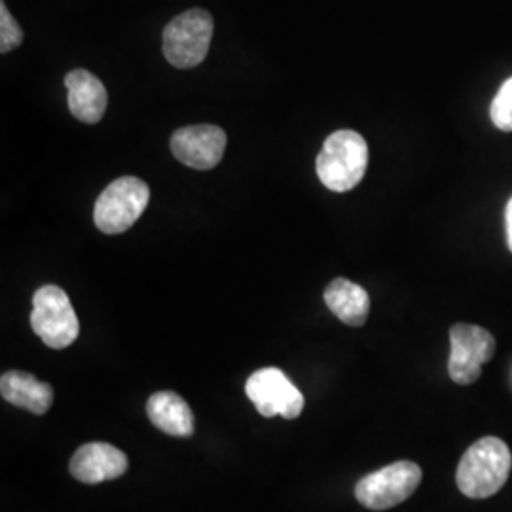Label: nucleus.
Returning <instances> with one entry per match:
<instances>
[{
  "instance_id": "obj_1",
  "label": "nucleus",
  "mask_w": 512,
  "mask_h": 512,
  "mask_svg": "<svg viewBox=\"0 0 512 512\" xmlns=\"http://www.w3.org/2000/svg\"><path fill=\"white\" fill-rule=\"evenodd\" d=\"M512 454L505 440L484 437L463 454L456 471L459 492L471 499H488L509 480Z\"/></svg>"
},
{
  "instance_id": "obj_2",
  "label": "nucleus",
  "mask_w": 512,
  "mask_h": 512,
  "mask_svg": "<svg viewBox=\"0 0 512 512\" xmlns=\"http://www.w3.org/2000/svg\"><path fill=\"white\" fill-rule=\"evenodd\" d=\"M368 165L365 137L353 129L334 131L317 156L319 181L332 192H349L363 181Z\"/></svg>"
},
{
  "instance_id": "obj_3",
  "label": "nucleus",
  "mask_w": 512,
  "mask_h": 512,
  "mask_svg": "<svg viewBox=\"0 0 512 512\" xmlns=\"http://www.w3.org/2000/svg\"><path fill=\"white\" fill-rule=\"evenodd\" d=\"M215 23L209 12L192 8L171 19L164 29L165 59L177 69H194L205 61Z\"/></svg>"
},
{
  "instance_id": "obj_4",
  "label": "nucleus",
  "mask_w": 512,
  "mask_h": 512,
  "mask_svg": "<svg viewBox=\"0 0 512 512\" xmlns=\"http://www.w3.org/2000/svg\"><path fill=\"white\" fill-rule=\"evenodd\" d=\"M150 190L137 177H120L110 183L97 198L93 220L95 226L109 236L129 230L147 209Z\"/></svg>"
},
{
  "instance_id": "obj_5",
  "label": "nucleus",
  "mask_w": 512,
  "mask_h": 512,
  "mask_svg": "<svg viewBox=\"0 0 512 512\" xmlns=\"http://www.w3.org/2000/svg\"><path fill=\"white\" fill-rule=\"evenodd\" d=\"M31 327L52 349H65L80 334V323L67 293L57 285H44L33 296Z\"/></svg>"
},
{
  "instance_id": "obj_6",
  "label": "nucleus",
  "mask_w": 512,
  "mask_h": 512,
  "mask_svg": "<svg viewBox=\"0 0 512 512\" xmlns=\"http://www.w3.org/2000/svg\"><path fill=\"white\" fill-rule=\"evenodd\" d=\"M420 465L397 461L363 476L355 486L357 501L370 511H387L404 503L420 488Z\"/></svg>"
},
{
  "instance_id": "obj_7",
  "label": "nucleus",
  "mask_w": 512,
  "mask_h": 512,
  "mask_svg": "<svg viewBox=\"0 0 512 512\" xmlns=\"http://www.w3.org/2000/svg\"><path fill=\"white\" fill-rule=\"evenodd\" d=\"M249 401L264 418L281 416L296 420L304 410V395L279 368H260L253 372L245 384Z\"/></svg>"
},
{
  "instance_id": "obj_8",
  "label": "nucleus",
  "mask_w": 512,
  "mask_h": 512,
  "mask_svg": "<svg viewBox=\"0 0 512 512\" xmlns=\"http://www.w3.org/2000/svg\"><path fill=\"white\" fill-rule=\"evenodd\" d=\"M450 344V378L459 385L475 384L482 376V366L494 357V336L482 327L458 323L450 329Z\"/></svg>"
},
{
  "instance_id": "obj_9",
  "label": "nucleus",
  "mask_w": 512,
  "mask_h": 512,
  "mask_svg": "<svg viewBox=\"0 0 512 512\" xmlns=\"http://www.w3.org/2000/svg\"><path fill=\"white\" fill-rule=\"evenodd\" d=\"M226 148V133L217 126H188L171 135L173 156L192 169L207 171L220 164Z\"/></svg>"
},
{
  "instance_id": "obj_10",
  "label": "nucleus",
  "mask_w": 512,
  "mask_h": 512,
  "mask_svg": "<svg viewBox=\"0 0 512 512\" xmlns=\"http://www.w3.org/2000/svg\"><path fill=\"white\" fill-rule=\"evenodd\" d=\"M129 459L120 448L107 442H88L74 452L69 471L84 484H101L126 475Z\"/></svg>"
},
{
  "instance_id": "obj_11",
  "label": "nucleus",
  "mask_w": 512,
  "mask_h": 512,
  "mask_svg": "<svg viewBox=\"0 0 512 512\" xmlns=\"http://www.w3.org/2000/svg\"><path fill=\"white\" fill-rule=\"evenodd\" d=\"M65 86L69 92V109L76 120L84 124H97L103 120L109 93L95 74L76 69L65 76Z\"/></svg>"
},
{
  "instance_id": "obj_12",
  "label": "nucleus",
  "mask_w": 512,
  "mask_h": 512,
  "mask_svg": "<svg viewBox=\"0 0 512 512\" xmlns=\"http://www.w3.org/2000/svg\"><path fill=\"white\" fill-rule=\"evenodd\" d=\"M0 395L6 403L14 404L37 416L46 414L54 403V387L21 370H10L2 374Z\"/></svg>"
},
{
  "instance_id": "obj_13",
  "label": "nucleus",
  "mask_w": 512,
  "mask_h": 512,
  "mask_svg": "<svg viewBox=\"0 0 512 512\" xmlns=\"http://www.w3.org/2000/svg\"><path fill=\"white\" fill-rule=\"evenodd\" d=\"M148 420L169 437L186 439L194 433V414L181 395L158 391L147 403Z\"/></svg>"
},
{
  "instance_id": "obj_14",
  "label": "nucleus",
  "mask_w": 512,
  "mask_h": 512,
  "mask_svg": "<svg viewBox=\"0 0 512 512\" xmlns=\"http://www.w3.org/2000/svg\"><path fill=\"white\" fill-rule=\"evenodd\" d=\"M329 310L349 327H363L370 313V296L365 289L349 279L338 277L325 291Z\"/></svg>"
},
{
  "instance_id": "obj_15",
  "label": "nucleus",
  "mask_w": 512,
  "mask_h": 512,
  "mask_svg": "<svg viewBox=\"0 0 512 512\" xmlns=\"http://www.w3.org/2000/svg\"><path fill=\"white\" fill-rule=\"evenodd\" d=\"M490 118L494 126L501 131H512V76L505 80L492 101Z\"/></svg>"
},
{
  "instance_id": "obj_16",
  "label": "nucleus",
  "mask_w": 512,
  "mask_h": 512,
  "mask_svg": "<svg viewBox=\"0 0 512 512\" xmlns=\"http://www.w3.org/2000/svg\"><path fill=\"white\" fill-rule=\"evenodd\" d=\"M23 42V31L18 21L8 12L4 0H0V54H8L16 50Z\"/></svg>"
},
{
  "instance_id": "obj_17",
  "label": "nucleus",
  "mask_w": 512,
  "mask_h": 512,
  "mask_svg": "<svg viewBox=\"0 0 512 512\" xmlns=\"http://www.w3.org/2000/svg\"><path fill=\"white\" fill-rule=\"evenodd\" d=\"M505 220H507V245L512 253V198L507 203V211H505Z\"/></svg>"
}]
</instances>
